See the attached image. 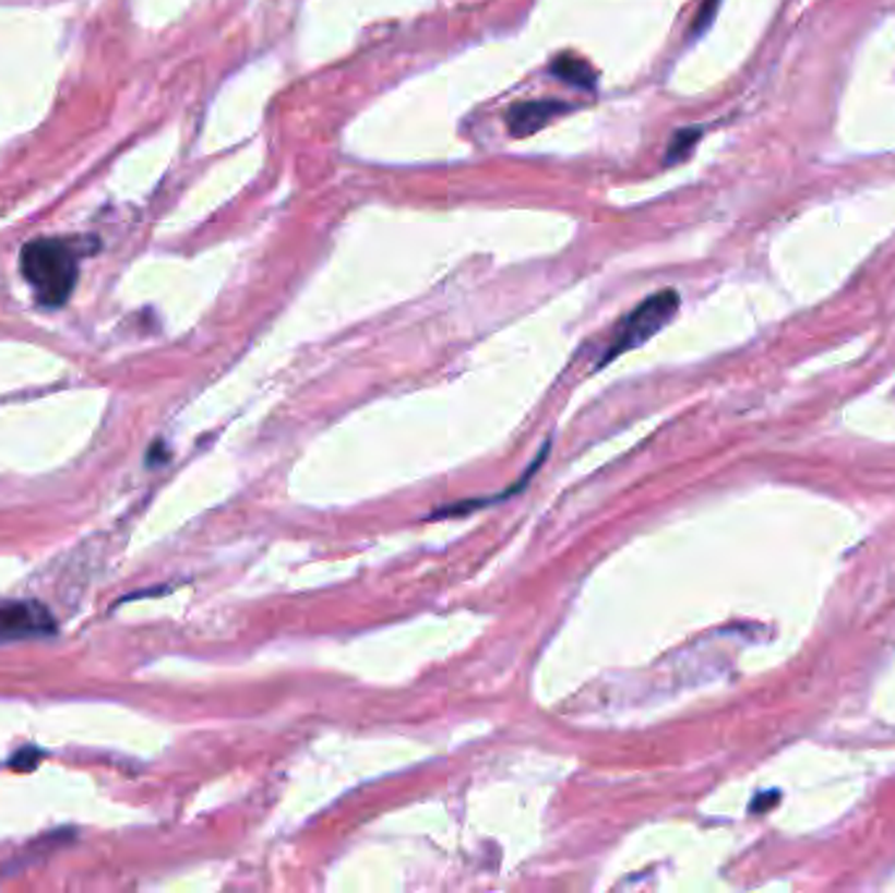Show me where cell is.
<instances>
[{"mask_svg": "<svg viewBox=\"0 0 895 893\" xmlns=\"http://www.w3.org/2000/svg\"><path fill=\"white\" fill-rule=\"evenodd\" d=\"M22 275L45 307H61L76 286V252L61 239H37L22 249Z\"/></svg>", "mask_w": 895, "mask_h": 893, "instance_id": "cell-1", "label": "cell"}, {"mask_svg": "<svg viewBox=\"0 0 895 893\" xmlns=\"http://www.w3.org/2000/svg\"><path fill=\"white\" fill-rule=\"evenodd\" d=\"M717 9H720V0H702L700 11H696L694 24H691V37H700L707 32V26L715 22Z\"/></svg>", "mask_w": 895, "mask_h": 893, "instance_id": "cell-7", "label": "cell"}, {"mask_svg": "<svg viewBox=\"0 0 895 893\" xmlns=\"http://www.w3.org/2000/svg\"><path fill=\"white\" fill-rule=\"evenodd\" d=\"M56 632V619L37 600H0V640H26Z\"/></svg>", "mask_w": 895, "mask_h": 893, "instance_id": "cell-3", "label": "cell"}, {"mask_svg": "<svg viewBox=\"0 0 895 893\" xmlns=\"http://www.w3.org/2000/svg\"><path fill=\"white\" fill-rule=\"evenodd\" d=\"M678 305H681V299H678L673 288H666V291H657L653 297L644 299L621 323V331H618L613 346L605 354L602 365H608L610 359L621 357V354L636 349V346L647 344L649 338L657 336L673 320Z\"/></svg>", "mask_w": 895, "mask_h": 893, "instance_id": "cell-2", "label": "cell"}, {"mask_svg": "<svg viewBox=\"0 0 895 893\" xmlns=\"http://www.w3.org/2000/svg\"><path fill=\"white\" fill-rule=\"evenodd\" d=\"M574 105L563 103V100H532V103H518L505 114V123H509L511 136H529L537 134L539 129H545L552 118L569 114Z\"/></svg>", "mask_w": 895, "mask_h": 893, "instance_id": "cell-4", "label": "cell"}, {"mask_svg": "<svg viewBox=\"0 0 895 893\" xmlns=\"http://www.w3.org/2000/svg\"><path fill=\"white\" fill-rule=\"evenodd\" d=\"M700 136H702V131L696 129V127H691V129H678L676 134H673V140H670V144H668V157H666V163H670V166H673V163L687 160V157L691 155V150H694V144H696V140H700Z\"/></svg>", "mask_w": 895, "mask_h": 893, "instance_id": "cell-6", "label": "cell"}, {"mask_svg": "<svg viewBox=\"0 0 895 893\" xmlns=\"http://www.w3.org/2000/svg\"><path fill=\"white\" fill-rule=\"evenodd\" d=\"M550 74H556L561 82L574 84V87L592 90L597 82V71L584 61V58L574 56V52H561L556 61L550 63Z\"/></svg>", "mask_w": 895, "mask_h": 893, "instance_id": "cell-5", "label": "cell"}]
</instances>
